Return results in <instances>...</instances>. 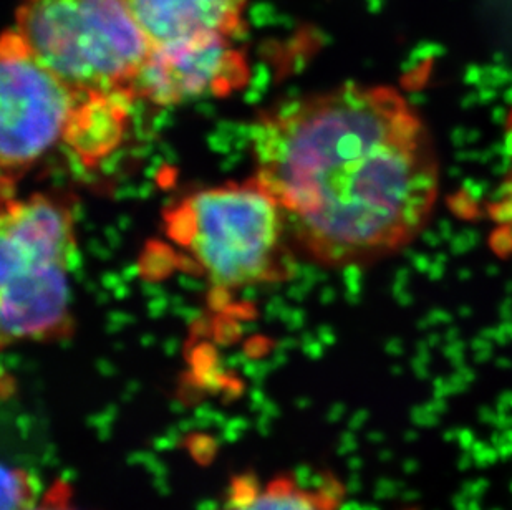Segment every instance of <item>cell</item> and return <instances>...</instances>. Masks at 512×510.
<instances>
[{"label":"cell","instance_id":"7","mask_svg":"<svg viewBox=\"0 0 512 510\" xmlns=\"http://www.w3.org/2000/svg\"><path fill=\"white\" fill-rule=\"evenodd\" d=\"M151 49L234 39L246 29L247 0H123Z\"/></svg>","mask_w":512,"mask_h":510},{"label":"cell","instance_id":"3","mask_svg":"<svg viewBox=\"0 0 512 510\" xmlns=\"http://www.w3.org/2000/svg\"><path fill=\"white\" fill-rule=\"evenodd\" d=\"M166 222L171 239L221 289L274 282L287 269L284 212L256 178L199 189L176 204Z\"/></svg>","mask_w":512,"mask_h":510},{"label":"cell","instance_id":"4","mask_svg":"<svg viewBox=\"0 0 512 510\" xmlns=\"http://www.w3.org/2000/svg\"><path fill=\"white\" fill-rule=\"evenodd\" d=\"M15 30L35 57L83 93H126L151 45L123 0H22Z\"/></svg>","mask_w":512,"mask_h":510},{"label":"cell","instance_id":"5","mask_svg":"<svg viewBox=\"0 0 512 510\" xmlns=\"http://www.w3.org/2000/svg\"><path fill=\"white\" fill-rule=\"evenodd\" d=\"M82 95L45 67L17 30H5L0 42L2 198L63 143Z\"/></svg>","mask_w":512,"mask_h":510},{"label":"cell","instance_id":"6","mask_svg":"<svg viewBox=\"0 0 512 510\" xmlns=\"http://www.w3.org/2000/svg\"><path fill=\"white\" fill-rule=\"evenodd\" d=\"M249 65L234 39H208L151 49L133 85V98L174 106L204 95L223 97L247 82Z\"/></svg>","mask_w":512,"mask_h":510},{"label":"cell","instance_id":"12","mask_svg":"<svg viewBox=\"0 0 512 510\" xmlns=\"http://www.w3.org/2000/svg\"><path fill=\"white\" fill-rule=\"evenodd\" d=\"M29 510H90L80 506L75 497V491L68 479H55L49 486L44 487L39 501Z\"/></svg>","mask_w":512,"mask_h":510},{"label":"cell","instance_id":"10","mask_svg":"<svg viewBox=\"0 0 512 510\" xmlns=\"http://www.w3.org/2000/svg\"><path fill=\"white\" fill-rule=\"evenodd\" d=\"M506 150L508 164L503 178L486 203V219L489 222L488 246L496 257L512 259V110L506 120Z\"/></svg>","mask_w":512,"mask_h":510},{"label":"cell","instance_id":"1","mask_svg":"<svg viewBox=\"0 0 512 510\" xmlns=\"http://www.w3.org/2000/svg\"><path fill=\"white\" fill-rule=\"evenodd\" d=\"M254 178L315 264L345 269L398 254L428 226L440 163L415 106L390 85L345 83L287 98L251 128Z\"/></svg>","mask_w":512,"mask_h":510},{"label":"cell","instance_id":"8","mask_svg":"<svg viewBox=\"0 0 512 510\" xmlns=\"http://www.w3.org/2000/svg\"><path fill=\"white\" fill-rule=\"evenodd\" d=\"M347 489L332 474L307 476L279 472L262 477L242 472L232 477L218 504L209 510H340Z\"/></svg>","mask_w":512,"mask_h":510},{"label":"cell","instance_id":"9","mask_svg":"<svg viewBox=\"0 0 512 510\" xmlns=\"http://www.w3.org/2000/svg\"><path fill=\"white\" fill-rule=\"evenodd\" d=\"M133 102L126 93H83L63 143L83 164L100 163L120 146Z\"/></svg>","mask_w":512,"mask_h":510},{"label":"cell","instance_id":"2","mask_svg":"<svg viewBox=\"0 0 512 510\" xmlns=\"http://www.w3.org/2000/svg\"><path fill=\"white\" fill-rule=\"evenodd\" d=\"M0 217L2 347L50 342L72 332L77 229L72 207L54 194L7 196Z\"/></svg>","mask_w":512,"mask_h":510},{"label":"cell","instance_id":"11","mask_svg":"<svg viewBox=\"0 0 512 510\" xmlns=\"http://www.w3.org/2000/svg\"><path fill=\"white\" fill-rule=\"evenodd\" d=\"M44 487L24 467L4 469V510H29L39 501Z\"/></svg>","mask_w":512,"mask_h":510}]
</instances>
